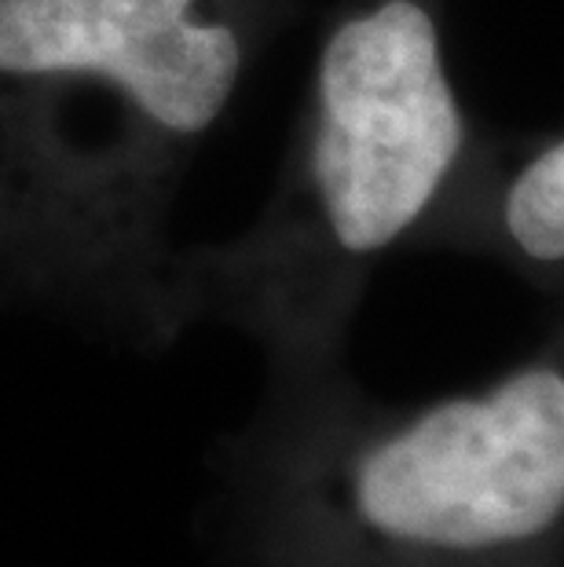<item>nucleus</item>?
<instances>
[{"label": "nucleus", "instance_id": "f257e3e1", "mask_svg": "<svg viewBox=\"0 0 564 567\" xmlns=\"http://www.w3.org/2000/svg\"><path fill=\"white\" fill-rule=\"evenodd\" d=\"M308 384L271 462L268 567H564V308L521 363L407 410Z\"/></svg>", "mask_w": 564, "mask_h": 567}, {"label": "nucleus", "instance_id": "20e7f679", "mask_svg": "<svg viewBox=\"0 0 564 567\" xmlns=\"http://www.w3.org/2000/svg\"><path fill=\"white\" fill-rule=\"evenodd\" d=\"M440 249L491 260L546 300L564 293V128L499 140L437 235Z\"/></svg>", "mask_w": 564, "mask_h": 567}, {"label": "nucleus", "instance_id": "f03ea898", "mask_svg": "<svg viewBox=\"0 0 564 567\" xmlns=\"http://www.w3.org/2000/svg\"><path fill=\"white\" fill-rule=\"evenodd\" d=\"M495 136L448 63V0H348L319 44L294 168L246 260L260 319L319 381L363 275L433 246Z\"/></svg>", "mask_w": 564, "mask_h": 567}, {"label": "nucleus", "instance_id": "7ed1b4c3", "mask_svg": "<svg viewBox=\"0 0 564 567\" xmlns=\"http://www.w3.org/2000/svg\"><path fill=\"white\" fill-rule=\"evenodd\" d=\"M279 0H0V81L95 84L173 143L232 106Z\"/></svg>", "mask_w": 564, "mask_h": 567}, {"label": "nucleus", "instance_id": "39448f33", "mask_svg": "<svg viewBox=\"0 0 564 567\" xmlns=\"http://www.w3.org/2000/svg\"><path fill=\"white\" fill-rule=\"evenodd\" d=\"M550 308H564V293H561L557 300H550Z\"/></svg>", "mask_w": 564, "mask_h": 567}]
</instances>
